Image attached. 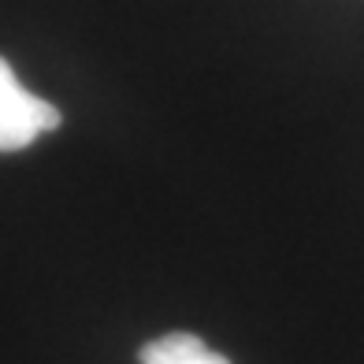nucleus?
Returning <instances> with one entry per match:
<instances>
[{
  "label": "nucleus",
  "instance_id": "1",
  "mask_svg": "<svg viewBox=\"0 0 364 364\" xmlns=\"http://www.w3.org/2000/svg\"><path fill=\"white\" fill-rule=\"evenodd\" d=\"M60 127V108L23 90L11 63L0 56V153H19L34 145L38 134Z\"/></svg>",
  "mask_w": 364,
  "mask_h": 364
},
{
  "label": "nucleus",
  "instance_id": "2",
  "mask_svg": "<svg viewBox=\"0 0 364 364\" xmlns=\"http://www.w3.org/2000/svg\"><path fill=\"white\" fill-rule=\"evenodd\" d=\"M141 364H230L223 353L208 350L205 338L190 335V331H171L153 342H145L138 350Z\"/></svg>",
  "mask_w": 364,
  "mask_h": 364
}]
</instances>
